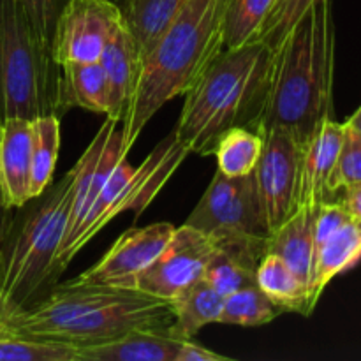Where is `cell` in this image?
Returning <instances> with one entry per match:
<instances>
[{"instance_id": "cell-1", "label": "cell", "mask_w": 361, "mask_h": 361, "mask_svg": "<svg viewBox=\"0 0 361 361\" xmlns=\"http://www.w3.org/2000/svg\"><path fill=\"white\" fill-rule=\"evenodd\" d=\"M335 23L330 0H316L275 49L259 134L281 129L303 147L334 118Z\"/></svg>"}, {"instance_id": "cell-2", "label": "cell", "mask_w": 361, "mask_h": 361, "mask_svg": "<svg viewBox=\"0 0 361 361\" xmlns=\"http://www.w3.org/2000/svg\"><path fill=\"white\" fill-rule=\"evenodd\" d=\"M171 321L169 302L134 289L62 284L34 305L0 317V330L81 348Z\"/></svg>"}, {"instance_id": "cell-3", "label": "cell", "mask_w": 361, "mask_h": 361, "mask_svg": "<svg viewBox=\"0 0 361 361\" xmlns=\"http://www.w3.org/2000/svg\"><path fill=\"white\" fill-rule=\"evenodd\" d=\"M275 51L263 41L222 49L185 92L173 133L189 154L212 155L219 137L233 127L259 133L270 94Z\"/></svg>"}, {"instance_id": "cell-4", "label": "cell", "mask_w": 361, "mask_h": 361, "mask_svg": "<svg viewBox=\"0 0 361 361\" xmlns=\"http://www.w3.org/2000/svg\"><path fill=\"white\" fill-rule=\"evenodd\" d=\"M226 2L187 0L161 37L141 56L140 80L122 118L127 154L152 116L166 102L185 95L224 49Z\"/></svg>"}, {"instance_id": "cell-5", "label": "cell", "mask_w": 361, "mask_h": 361, "mask_svg": "<svg viewBox=\"0 0 361 361\" xmlns=\"http://www.w3.org/2000/svg\"><path fill=\"white\" fill-rule=\"evenodd\" d=\"M74 173L41 194V203L28 212L14 236L0 270V317L39 302V293L53 284L56 254L66 235L73 200Z\"/></svg>"}, {"instance_id": "cell-6", "label": "cell", "mask_w": 361, "mask_h": 361, "mask_svg": "<svg viewBox=\"0 0 361 361\" xmlns=\"http://www.w3.org/2000/svg\"><path fill=\"white\" fill-rule=\"evenodd\" d=\"M60 66L18 0H0V122L59 111Z\"/></svg>"}, {"instance_id": "cell-7", "label": "cell", "mask_w": 361, "mask_h": 361, "mask_svg": "<svg viewBox=\"0 0 361 361\" xmlns=\"http://www.w3.org/2000/svg\"><path fill=\"white\" fill-rule=\"evenodd\" d=\"M187 155L189 150L185 145L176 137L175 133H171L152 150V154L137 168H133L127 157L120 159L95 200L94 207L88 212L87 219L78 229L69 249L63 254L60 270H66L73 257L120 214L133 212L134 217H140L161 192L162 187L175 175Z\"/></svg>"}, {"instance_id": "cell-8", "label": "cell", "mask_w": 361, "mask_h": 361, "mask_svg": "<svg viewBox=\"0 0 361 361\" xmlns=\"http://www.w3.org/2000/svg\"><path fill=\"white\" fill-rule=\"evenodd\" d=\"M185 224L207 233L212 238L270 235L261 210L254 171L245 176L215 173Z\"/></svg>"}, {"instance_id": "cell-9", "label": "cell", "mask_w": 361, "mask_h": 361, "mask_svg": "<svg viewBox=\"0 0 361 361\" xmlns=\"http://www.w3.org/2000/svg\"><path fill=\"white\" fill-rule=\"evenodd\" d=\"M261 136L263 152L254 169V180L268 233H274L298 210L305 147L281 129H270Z\"/></svg>"}, {"instance_id": "cell-10", "label": "cell", "mask_w": 361, "mask_h": 361, "mask_svg": "<svg viewBox=\"0 0 361 361\" xmlns=\"http://www.w3.org/2000/svg\"><path fill=\"white\" fill-rule=\"evenodd\" d=\"M120 23L122 13L116 2L66 0L53 28V59L59 66L67 62H97Z\"/></svg>"}, {"instance_id": "cell-11", "label": "cell", "mask_w": 361, "mask_h": 361, "mask_svg": "<svg viewBox=\"0 0 361 361\" xmlns=\"http://www.w3.org/2000/svg\"><path fill=\"white\" fill-rule=\"evenodd\" d=\"M214 250L215 242L207 233L187 224L175 228L164 249L137 277L136 291L171 302L183 289L203 277Z\"/></svg>"}, {"instance_id": "cell-12", "label": "cell", "mask_w": 361, "mask_h": 361, "mask_svg": "<svg viewBox=\"0 0 361 361\" xmlns=\"http://www.w3.org/2000/svg\"><path fill=\"white\" fill-rule=\"evenodd\" d=\"M123 157H127V152L123 150V136L122 129H118V120L106 116L101 129L97 130L92 143L88 145L87 150L83 152V155L78 159L73 168L74 183L69 219H67L66 235H63L59 254H56L59 271H62L60 261H62L63 254L69 249L71 242L87 219L88 212L94 207L95 200L108 182L115 166Z\"/></svg>"}, {"instance_id": "cell-13", "label": "cell", "mask_w": 361, "mask_h": 361, "mask_svg": "<svg viewBox=\"0 0 361 361\" xmlns=\"http://www.w3.org/2000/svg\"><path fill=\"white\" fill-rule=\"evenodd\" d=\"M173 233L175 226L169 222H155L145 228L127 229L94 267L66 284L108 286L136 291L137 277L164 249Z\"/></svg>"}, {"instance_id": "cell-14", "label": "cell", "mask_w": 361, "mask_h": 361, "mask_svg": "<svg viewBox=\"0 0 361 361\" xmlns=\"http://www.w3.org/2000/svg\"><path fill=\"white\" fill-rule=\"evenodd\" d=\"M267 238L249 235L214 238L215 250L204 267L203 279L224 298L256 284V268L267 254Z\"/></svg>"}, {"instance_id": "cell-15", "label": "cell", "mask_w": 361, "mask_h": 361, "mask_svg": "<svg viewBox=\"0 0 361 361\" xmlns=\"http://www.w3.org/2000/svg\"><path fill=\"white\" fill-rule=\"evenodd\" d=\"M32 120L0 122V203L21 208L32 200Z\"/></svg>"}, {"instance_id": "cell-16", "label": "cell", "mask_w": 361, "mask_h": 361, "mask_svg": "<svg viewBox=\"0 0 361 361\" xmlns=\"http://www.w3.org/2000/svg\"><path fill=\"white\" fill-rule=\"evenodd\" d=\"M344 141V123L328 118L305 147L300 173L298 208H316L331 201L330 180Z\"/></svg>"}, {"instance_id": "cell-17", "label": "cell", "mask_w": 361, "mask_h": 361, "mask_svg": "<svg viewBox=\"0 0 361 361\" xmlns=\"http://www.w3.org/2000/svg\"><path fill=\"white\" fill-rule=\"evenodd\" d=\"M99 62L104 71L106 85H108L106 116L122 122L141 73V51L130 32L127 30L123 20L106 42Z\"/></svg>"}, {"instance_id": "cell-18", "label": "cell", "mask_w": 361, "mask_h": 361, "mask_svg": "<svg viewBox=\"0 0 361 361\" xmlns=\"http://www.w3.org/2000/svg\"><path fill=\"white\" fill-rule=\"evenodd\" d=\"M166 328H143L101 344L81 345L78 361H175L183 338L173 337Z\"/></svg>"}, {"instance_id": "cell-19", "label": "cell", "mask_w": 361, "mask_h": 361, "mask_svg": "<svg viewBox=\"0 0 361 361\" xmlns=\"http://www.w3.org/2000/svg\"><path fill=\"white\" fill-rule=\"evenodd\" d=\"M316 208H298L267 238V252L277 254L291 268L293 274L309 286V289L312 284L314 261H316V243H314Z\"/></svg>"}, {"instance_id": "cell-20", "label": "cell", "mask_w": 361, "mask_h": 361, "mask_svg": "<svg viewBox=\"0 0 361 361\" xmlns=\"http://www.w3.org/2000/svg\"><path fill=\"white\" fill-rule=\"evenodd\" d=\"M361 259V219L351 217L337 229L319 249L314 261L310 296L317 305L326 286L337 275L344 274Z\"/></svg>"}, {"instance_id": "cell-21", "label": "cell", "mask_w": 361, "mask_h": 361, "mask_svg": "<svg viewBox=\"0 0 361 361\" xmlns=\"http://www.w3.org/2000/svg\"><path fill=\"white\" fill-rule=\"evenodd\" d=\"M80 108L108 113V85L101 62H67L60 66L59 111Z\"/></svg>"}, {"instance_id": "cell-22", "label": "cell", "mask_w": 361, "mask_h": 361, "mask_svg": "<svg viewBox=\"0 0 361 361\" xmlns=\"http://www.w3.org/2000/svg\"><path fill=\"white\" fill-rule=\"evenodd\" d=\"M169 305L173 321L166 328L168 334L176 338H194L204 326L221 321L224 296L201 277L176 295Z\"/></svg>"}, {"instance_id": "cell-23", "label": "cell", "mask_w": 361, "mask_h": 361, "mask_svg": "<svg viewBox=\"0 0 361 361\" xmlns=\"http://www.w3.org/2000/svg\"><path fill=\"white\" fill-rule=\"evenodd\" d=\"M256 284L282 314L310 316L316 309L309 286L300 281L277 254L267 252L261 257L256 268Z\"/></svg>"}, {"instance_id": "cell-24", "label": "cell", "mask_w": 361, "mask_h": 361, "mask_svg": "<svg viewBox=\"0 0 361 361\" xmlns=\"http://www.w3.org/2000/svg\"><path fill=\"white\" fill-rule=\"evenodd\" d=\"M187 0H116L127 30L136 41L141 56L169 27Z\"/></svg>"}, {"instance_id": "cell-25", "label": "cell", "mask_w": 361, "mask_h": 361, "mask_svg": "<svg viewBox=\"0 0 361 361\" xmlns=\"http://www.w3.org/2000/svg\"><path fill=\"white\" fill-rule=\"evenodd\" d=\"M60 150V116L55 113L32 120L30 196L37 200L49 189Z\"/></svg>"}, {"instance_id": "cell-26", "label": "cell", "mask_w": 361, "mask_h": 361, "mask_svg": "<svg viewBox=\"0 0 361 361\" xmlns=\"http://www.w3.org/2000/svg\"><path fill=\"white\" fill-rule=\"evenodd\" d=\"M263 152V136L247 127H233L219 137L214 148L217 171L226 176H245L256 169Z\"/></svg>"}, {"instance_id": "cell-27", "label": "cell", "mask_w": 361, "mask_h": 361, "mask_svg": "<svg viewBox=\"0 0 361 361\" xmlns=\"http://www.w3.org/2000/svg\"><path fill=\"white\" fill-rule=\"evenodd\" d=\"M281 314V310L261 291L259 286L250 284L226 296L219 323L256 328L271 323Z\"/></svg>"}, {"instance_id": "cell-28", "label": "cell", "mask_w": 361, "mask_h": 361, "mask_svg": "<svg viewBox=\"0 0 361 361\" xmlns=\"http://www.w3.org/2000/svg\"><path fill=\"white\" fill-rule=\"evenodd\" d=\"M275 0H228L224 11V49L256 41Z\"/></svg>"}, {"instance_id": "cell-29", "label": "cell", "mask_w": 361, "mask_h": 361, "mask_svg": "<svg viewBox=\"0 0 361 361\" xmlns=\"http://www.w3.org/2000/svg\"><path fill=\"white\" fill-rule=\"evenodd\" d=\"M0 361H78V345L0 330Z\"/></svg>"}, {"instance_id": "cell-30", "label": "cell", "mask_w": 361, "mask_h": 361, "mask_svg": "<svg viewBox=\"0 0 361 361\" xmlns=\"http://www.w3.org/2000/svg\"><path fill=\"white\" fill-rule=\"evenodd\" d=\"M314 2L316 0H275L256 41H263L275 51L282 39L298 23L300 18L312 7Z\"/></svg>"}, {"instance_id": "cell-31", "label": "cell", "mask_w": 361, "mask_h": 361, "mask_svg": "<svg viewBox=\"0 0 361 361\" xmlns=\"http://www.w3.org/2000/svg\"><path fill=\"white\" fill-rule=\"evenodd\" d=\"M361 183V140L344 126V141L330 180L331 196Z\"/></svg>"}, {"instance_id": "cell-32", "label": "cell", "mask_w": 361, "mask_h": 361, "mask_svg": "<svg viewBox=\"0 0 361 361\" xmlns=\"http://www.w3.org/2000/svg\"><path fill=\"white\" fill-rule=\"evenodd\" d=\"M42 41L51 48V35L55 21L66 0H18Z\"/></svg>"}, {"instance_id": "cell-33", "label": "cell", "mask_w": 361, "mask_h": 361, "mask_svg": "<svg viewBox=\"0 0 361 361\" xmlns=\"http://www.w3.org/2000/svg\"><path fill=\"white\" fill-rule=\"evenodd\" d=\"M175 361H231V358L210 351L204 345L194 342V338H183Z\"/></svg>"}, {"instance_id": "cell-34", "label": "cell", "mask_w": 361, "mask_h": 361, "mask_svg": "<svg viewBox=\"0 0 361 361\" xmlns=\"http://www.w3.org/2000/svg\"><path fill=\"white\" fill-rule=\"evenodd\" d=\"M345 207V210L353 215V217L361 219V183L344 189V197L341 201Z\"/></svg>"}, {"instance_id": "cell-35", "label": "cell", "mask_w": 361, "mask_h": 361, "mask_svg": "<svg viewBox=\"0 0 361 361\" xmlns=\"http://www.w3.org/2000/svg\"><path fill=\"white\" fill-rule=\"evenodd\" d=\"M344 126L348 127L349 130H353V133H355L356 136H358L361 140V106L358 108V111H356L355 115H353L351 118H349L348 122L344 123Z\"/></svg>"}, {"instance_id": "cell-36", "label": "cell", "mask_w": 361, "mask_h": 361, "mask_svg": "<svg viewBox=\"0 0 361 361\" xmlns=\"http://www.w3.org/2000/svg\"><path fill=\"white\" fill-rule=\"evenodd\" d=\"M2 203H0V270H2V264H4V249H2V243H4V221H2Z\"/></svg>"}]
</instances>
